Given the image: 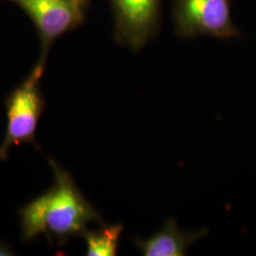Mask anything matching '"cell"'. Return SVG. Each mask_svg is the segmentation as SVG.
I'll list each match as a JSON object with an SVG mask.
<instances>
[{"label": "cell", "instance_id": "cell-5", "mask_svg": "<svg viewBox=\"0 0 256 256\" xmlns=\"http://www.w3.org/2000/svg\"><path fill=\"white\" fill-rule=\"evenodd\" d=\"M115 14V34L122 45L138 50L155 32L160 0H111Z\"/></svg>", "mask_w": 256, "mask_h": 256}, {"label": "cell", "instance_id": "cell-6", "mask_svg": "<svg viewBox=\"0 0 256 256\" xmlns=\"http://www.w3.org/2000/svg\"><path fill=\"white\" fill-rule=\"evenodd\" d=\"M208 234L206 229L186 232L180 229L174 220H169L164 228L146 239L136 238L135 244L146 256H182L198 239Z\"/></svg>", "mask_w": 256, "mask_h": 256}, {"label": "cell", "instance_id": "cell-8", "mask_svg": "<svg viewBox=\"0 0 256 256\" xmlns=\"http://www.w3.org/2000/svg\"><path fill=\"white\" fill-rule=\"evenodd\" d=\"M14 256V252L12 250V248L9 246H7L6 244H4L0 241V256Z\"/></svg>", "mask_w": 256, "mask_h": 256}, {"label": "cell", "instance_id": "cell-4", "mask_svg": "<svg viewBox=\"0 0 256 256\" xmlns=\"http://www.w3.org/2000/svg\"><path fill=\"white\" fill-rule=\"evenodd\" d=\"M18 4L36 26L41 44L40 62L55 39L76 27L82 18L84 7L72 0H10Z\"/></svg>", "mask_w": 256, "mask_h": 256}, {"label": "cell", "instance_id": "cell-1", "mask_svg": "<svg viewBox=\"0 0 256 256\" xmlns=\"http://www.w3.org/2000/svg\"><path fill=\"white\" fill-rule=\"evenodd\" d=\"M54 182L50 190L18 212L21 236L26 242L40 236L64 246L70 238L82 236L92 222L104 225L100 214L86 200L72 176L50 158Z\"/></svg>", "mask_w": 256, "mask_h": 256}, {"label": "cell", "instance_id": "cell-3", "mask_svg": "<svg viewBox=\"0 0 256 256\" xmlns=\"http://www.w3.org/2000/svg\"><path fill=\"white\" fill-rule=\"evenodd\" d=\"M174 20L180 36H238L230 16V0H174Z\"/></svg>", "mask_w": 256, "mask_h": 256}, {"label": "cell", "instance_id": "cell-2", "mask_svg": "<svg viewBox=\"0 0 256 256\" xmlns=\"http://www.w3.org/2000/svg\"><path fill=\"white\" fill-rule=\"evenodd\" d=\"M44 70L45 63L39 61L27 78L6 99L7 129L0 144V162L8 158L12 147L22 144H30L39 149L36 133L46 106L39 86Z\"/></svg>", "mask_w": 256, "mask_h": 256}, {"label": "cell", "instance_id": "cell-7", "mask_svg": "<svg viewBox=\"0 0 256 256\" xmlns=\"http://www.w3.org/2000/svg\"><path fill=\"white\" fill-rule=\"evenodd\" d=\"M122 229L120 224L111 226H104V224L102 225L101 229L86 230L82 232V236L86 245V256H116Z\"/></svg>", "mask_w": 256, "mask_h": 256}, {"label": "cell", "instance_id": "cell-9", "mask_svg": "<svg viewBox=\"0 0 256 256\" xmlns=\"http://www.w3.org/2000/svg\"><path fill=\"white\" fill-rule=\"evenodd\" d=\"M72 1L78 3L79 5H81L82 7H84V4H86V0H72Z\"/></svg>", "mask_w": 256, "mask_h": 256}]
</instances>
